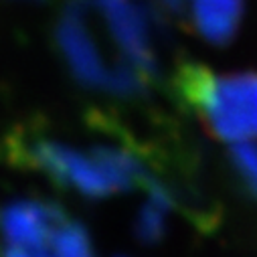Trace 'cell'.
<instances>
[{"label":"cell","instance_id":"obj_1","mask_svg":"<svg viewBox=\"0 0 257 257\" xmlns=\"http://www.w3.org/2000/svg\"><path fill=\"white\" fill-rule=\"evenodd\" d=\"M162 27L138 0H65L55 45L75 81L107 97L148 95L162 71Z\"/></svg>","mask_w":257,"mask_h":257},{"label":"cell","instance_id":"obj_2","mask_svg":"<svg viewBox=\"0 0 257 257\" xmlns=\"http://www.w3.org/2000/svg\"><path fill=\"white\" fill-rule=\"evenodd\" d=\"M3 148L11 164L43 174L85 199H107L154 180L132 142L79 144L29 127L9 134Z\"/></svg>","mask_w":257,"mask_h":257},{"label":"cell","instance_id":"obj_3","mask_svg":"<svg viewBox=\"0 0 257 257\" xmlns=\"http://www.w3.org/2000/svg\"><path fill=\"white\" fill-rule=\"evenodd\" d=\"M176 95L207 130L231 144L257 142V71L217 73L184 63L172 79Z\"/></svg>","mask_w":257,"mask_h":257},{"label":"cell","instance_id":"obj_4","mask_svg":"<svg viewBox=\"0 0 257 257\" xmlns=\"http://www.w3.org/2000/svg\"><path fill=\"white\" fill-rule=\"evenodd\" d=\"M67 215L45 201L0 205V257H57V241Z\"/></svg>","mask_w":257,"mask_h":257},{"label":"cell","instance_id":"obj_5","mask_svg":"<svg viewBox=\"0 0 257 257\" xmlns=\"http://www.w3.org/2000/svg\"><path fill=\"white\" fill-rule=\"evenodd\" d=\"M184 19L213 45H227L239 31L245 0H182Z\"/></svg>","mask_w":257,"mask_h":257},{"label":"cell","instance_id":"obj_6","mask_svg":"<svg viewBox=\"0 0 257 257\" xmlns=\"http://www.w3.org/2000/svg\"><path fill=\"white\" fill-rule=\"evenodd\" d=\"M229 160L243 190L257 201V144L255 142L233 144L229 152Z\"/></svg>","mask_w":257,"mask_h":257},{"label":"cell","instance_id":"obj_7","mask_svg":"<svg viewBox=\"0 0 257 257\" xmlns=\"http://www.w3.org/2000/svg\"><path fill=\"white\" fill-rule=\"evenodd\" d=\"M15 3H31V5H39V3H45V0H15Z\"/></svg>","mask_w":257,"mask_h":257}]
</instances>
